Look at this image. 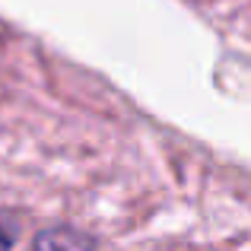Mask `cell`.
Returning <instances> with one entry per match:
<instances>
[{
	"instance_id": "1",
	"label": "cell",
	"mask_w": 251,
	"mask_h": 251,
	"mask_svg": "<svg viewBox=\"0 0 251 251\" xmlns=\"http://www.w3.org/2000/svg\"><path fill=\"white\" fill-rule=\"evenodd\" d=\"M0 23V251H156L162 134Z\"/></svg>"
}]
</instances>
